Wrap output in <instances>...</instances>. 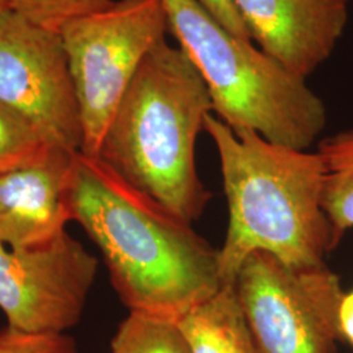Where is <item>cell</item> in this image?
<instances>
[{"label": "cell", "instance_id": "cell-11", "mask_svg": "<svg viewBox=\"0 0 353 353\" xmlns=\"http://www.w3.org/2000/svg\"><path fill=\"white\" fill-rule=\"evenodd\" d=\"M178 326L192 353H259L233 285L192 309Z\"/></svg>", "mask_w": 353, "mask_h": 353}, {"label": "cell", "instance_id": "cell-13", "mask_svg": "<svg viewBox=\"0 0 353 353\" xmlns=\"http://www.w3.org/2000/svg\"><path fill=\"white\" fill-rule=\"evenodd\" d=\"M112 353H192L178 323L130 313L112 339Z\"/></svg>", "mask_w": 353, "mask_h": 353}, {"label": "cell", "instance_id": "cell-3", "mask_svg": "<svg viewBox=\"0 0 353 353\" xmlns=\"http://www.w3.org/2000/svg\"><path fill=\"white\" fill-rule=\"evenodd\" d=\"M212 113L202 76L182 49L164 39L140 65L97 159L192 224L212 198L195 164L196 138Z\"/></svg>", "mask_w": 353, "mask_h": 353}, {"label": "cell", "instance_id": "cell-10", "mask_svg": "<svg viewBox=\"0 0 353 353\" xmlns=\"http://www.w3.org/2000/svg\"><path fill=\"white\" fill-rule=\"evenodd\" d=\"M74 154L54 148L38 163L0 174V242L24 250L65 233Z\"/></svg>", "mask_w": 353, "mask_h": 353}, {"label": "cell", "instance_id": "cell-1", "mask_svg": "<svg viewBox=\"0 0 353 353\" xmlns=\"http://www.w3.org/2000/svg\"><path fill=\"white\" fill-rule=\"evenodd\" d=\"M70 205L130 313L178 323L223 288L219 250L100 159L74 154Z\"/></svg>", "mask_w": 353, "mask_h": 353}, {"label": "cell", "instance_id": "cell-12", "mask_svg": "<svg viewBox=\"0 0 353 353\" xmlns=\"http://www.w3.org/2000/svg\"><path fill=\"white\" fill-rule=\"evenodd\" d=\"M323 163L322 204L339 239L353 228V130L321 140Z\"/></svg>", "mask_w": 353, "mask_h": 353}, {"label": "cell", "instance_id": "cell-15", "mask_svg": "<svg viewBox=\"0 0 353 353\" xmlns=\"http://www.w3.org/2000/svg\"><path fill=\"white\" fill-rule=\"evenodd\" d=\"M114 0H10L11 10L33 24L59 33L79 17L99 12Z\"/></svg>", "mask_w": 353, "mask_h": 353}, {"label": "cell", "instance_id": "cell-2", "mask_svg": "<svg viewBox=\"0 0 353 353\" xmlns=\"http://www.w3.org/2000/svg\"><path fill=\"white\" fill-rule=\"evenodd\" d=\"M220 160L227 195V236L219 249L223 287L234 285L256 252L296 268L326 265L341 239L322 204L318 152L271 143L252 130H232L214 114L204 121Z\"/></svg>", "mask_w": 353, "mask_h": 353}, {"label": "cell", "instance_id": "cell-9", "mask_svg": "<svg viewBox=\"0 0 353 353\" xmlns=\"http://www.w3.org/2000/svg\"><path fill=\"white\" fill-rule=\"evenodd\" d=\"M351 0H234L250 38L292 75L306 80L335 50Z\"/></svg>", "mask_w": 353, "mask_h": 353}, {"label": "cell", "instance_id": "cell-18", "mask_svg": "<svg viewBox=\"0 0 353 353\" xmlns=\"http://www.w3.org/2000/svg\"><path fill=\"white\" fill-rule=\"evenodd\" d=\"M339 327L341 341H347L353 348V290L343 296L339 309Z\"/></svg>", "mask_w": 353, "mask_h": 353}, {"label": "cell", "instance_id": "cell-19", "mask_svg": "<svg viewBox=\"0 0 353 353\" xmlns=\"http://www.w3.org/2000/svg\"><path fill=\"white\" fill-rule=\"evenodd\" d=\"M7 10H11L10 0H0V13H3Z\"/></svg>", "mask_w": 353, "mask_h": 353}, {"label": "cell", "instance_id": "cell-7", "mask_svg": "<svg viewBox=\"0 0 353 353\" xmlns=\"http://www.w3.org/2000/svg\"><path fill=\"white\" fill-rule=\"evenodd\" d=\"M0 102L52 147L81 151L83 128L63 41L12 10L0 13Z\"/></svg>", "mask_w": 353, "mask_h": 353}, {"label": "cell", "instance_id": "cell-8", "mask_svg": "<svg viewBox=\"0 0 353 353\" xmlns=\"http://www.w3.org/2000/svg\"><path fill=\"white\" fill-rule=\"evenodd\" d=\"M97 270V258L67 232L33 249H6L0 242V309L7 326L65 334L83 316Z\"/></svg>", "mask_w": 353, "mask_h": 353}, {"label": "cell", "instance_id": "cell-6", "mask_svg": "<svg viewBox=\"0 0 353 353\" xmlns=\"http://www.w3.org/2000/svg\"><path fill=\"white\" fill-rule=\"evenodd\" d=\"M233 287L259 353L338 351L344 292L327 265L296 268L256 252Z\"/></svg>", "mask_w": 353, "mask_h": 353}, {"label": "cell", "instance_id": "cell-16", "mask_svg": "<svg viewBox=\"0 0 353 353\" xmlns=\"http://www.w3.org/2000/svg\"><path fill=\"white\" fill-rule=\"evenodd\" d=\"M0 353H77V347L67 334L34 335L7 326L0 331Z\"/></svg>", "mask_w": 353, "mask_h": 353}, {"label": "cell", "instance_id": "cell-17", "mask_svg": "<svg viewBox=\"0 0 353 353\" xmlns=\"http://www.w3.org/2000/svg\"><path fill=\"white\" fill-rule=\"evenodd\" d=\"M198 1L219 24H221L227 29L228 32H230L236 37L252 41L250 34L240 17V13L236 8L234 0H198Z\"/></svg>", "mask_w": 353, "mask_h": 353}, {"label": "cell", "instance_id": "cell-5", "mask_svg": "<svg viewBox=\"0 0 353 353\" xmlns=\"http://www.w3.org/2000/svg\"><path fill=\"white\" fill-rule=\"evenodd\" d=\"M168 30L161 0H114L105 10L62 28L83 128V154L99 157L127 89Z\"/></svg>", "mask_w": 353, "mask_h": 353}, {"label": "cell", "instance_id": "cell-14", "mask_svg": "<svg viewBox=\"0 0 353 353\" xmlns=\"http://www.w3.org/2000/svg\"><path fill=\"white\" fill-rule=\"evenodd\" d=\"M54 148L26 118L0 102V174L38 163Z\"/></svg>", "mask_w": 353, "mask_h": 353}, {"label": "cell", "instance_id": "cell-4", "mask_svg": "<svg viewBox=\"0 0 353 353\" xmlns=\"http://www.w3.org/2000/svg\"><path fill=\"white\" fill-rule=\"evenodd\" d=\"M161 1L169 32L202 76L220 121L300 151L316 143L327 110L306 80L228 32L198 0Z\"/></svg>", "mask_w": 353, "mask_h": 353}]
</instances>
